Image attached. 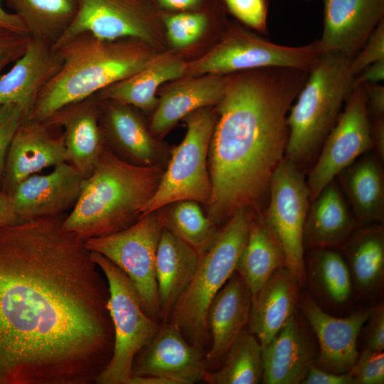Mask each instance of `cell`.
<instances>
[{
	"label": "cell",
	"instance_id": "1",
	"mask_svg": "<svg viewBox=\"0 0 384 384\" xmlns=\"http://www.w3.org/2000/svg\"><path fill=\"white\" fill-rule=\"evenodd\" d=\"M65 213L0 229V384H91L110 360L107 282Z\"/></svg>",
	"mask_w": 384,
	"mask_h": 384
},
{
	"label": "cell",
	"instance_id": "2",
	"mask_svg": "<svg viewBox=\"0 0 384 384\" xmlns=\"http://www.w3.org/2000/svg\"><path fill=\"white\" fill-rule=\"evenodd\" d=\"M309 72L268 68L232 73L208 151L211 196L207 217L216 225L257 206L285 157L287 116Z\"/></svg>",
	"mask_w": 384,
	"mask_h": 384
},
{
	"label": "cell",
	"instance_id": "3",
	"mask_svg": "<svg viewBox=\"0 0 384 384\" xmlns=\"http://www.w3.org/2000/svg\"><path fill=\"white\" fill-rule=\"evenodd\" d=\"M53 47L61 68L39 93L28 119L43 121L60 108L132 75L162 53L140 40L108 41L88 33Z\"/></svg>",
	"mask_w": 384,
	"mask_h": 384
},
{
	"label": "cell",
	"instance_id": "4",
	"mask_svg": "<svg viewBox=\"0 0 384 384\" xmlns=\"http://www.w3.org/2000/svg\"><path fill=\"white\" fill-rule=\"evenodd\" d=\"M164 171L130 164L106 145L63 228L85 241L129 227L156 193Z\"/></svg>",
	"mask_w": 384,
	"mask_h": 384
},
{
	"label": "cell",
	"instance_id": "5",
	"mask_svg": "<svg viewBox=\"0 0 384 384\" xmlns=\"http://www.w3.org/2000/svg\"><path fill=\"white\" fill-rule=\"evenodd\" d=\"M351 59L321 53L308 73L288 116L285 158L299 165L322 146L352 89Z\"/></svg>",
	"mask_w": 384,
	"mask_h": 384
},
{
	"label": "cell",
	"instance_id": "6",
	"mask_svg": "<svg viewBox=\"0 0 384 384\" xmlns=\"http://www.w3.org/2000/svg\"><path fill=\"white\" fill-rule=\"evenodd\" d=\"M252 211H238L219 229L212 245L200 255L193 278L167 321L199 348H203L208 340L206 316L209 305L235 271L247 238Z\"/></svg>",
	"mask_w": 384,
	"mask_h": 384
},
{
	"label": "cell",
	"instance_id": "7",
	"mask_svg": "<svg viewBox=\"0 0 384 384\" xmlns=\"http://www.w3.org/2000/svg\"><path fill=\"white\" fill-rule=\"evenodd\" d=\"M108 285L107 309L112 324V357L99 375L97 384H128L134 360L159 329L144 310L138 292L128 276L105 256L90 252Z\"/></svg>",
	"mask_w": 384,
	"mask_h": 384
},
{
	"label": "cell",
	"instance_id": "8",
	"mask_svg": "<svg viewBox=\"0 0 384 384\" xmlns=\"http://www.w3.org/2000/svg\"><path fill=\"white\" fill-rule=\"evenodd\" d=\"M217 117L214 106L201 108L183 118L186 135L171 151L159 187L141 217L179 201L208 203L212 192L208 151Z\"/></svg>",
	"mask_w": 384,
	"mask_h": 384
},
{
	"label": "cell",
	"instance_id": "9",
	"mask_svg": "<svg viewBox=\"0 0 384 384\" xmlns=\"http://www.w3.org/2000/svg\"><path fill=\"white\" fill-rule=\"evenodd\" d=\"M321 53L317 41L302 46L272 43L230 22L221 38L206 54L188 61L185 76L229 75L268 68L309 72Z\"/></svg>",
	"mask_w": 384,
	"mask_h": 384
},
{
	"label": "cell",
	"instance_id": "10",
	"mask_svg": "<svg viewBox=\"0 0 384 384\" xmlns=\"http://www.w3.org/2000/svg\"><path fill=\"white\" fill-rule=\"evenodd\" d=\"M164 229L159 210L139 218L129 227L113 234L85 241L90 252H97L119 267L136 288L144 311L161 319L155 261Z\"/></svg>",
	"mask_w": 384,
	"mask_h": 384
},
{
	"label": "cell",
	"instance_id": "11",
	"mask_svg": "<svg viewBox=\"0 0 384 384\" xmlns=\"http://www.w3.org/2000/svg\"><path fill=\"white\" fill-rule=\"evenodd\" d=\"M269 192L263 220L282 248L285 267L302 284L305 278L304 230L310 198L298 165L284 157L272 176Z\"/></svg>",
	"mask_w": 384,
	"mask_h": 384
},
{
	"label": "cell",
	"instance_id": "12",
	"mask_svg": "<svg viewBox=\"0 0 384 384\" xmlns=\"http://www.w3.org/2000/svg\"><path fill=\"white\" fill-rule=\"evenodd\" d=\"M163 30L158 13L147 0H79L75 17L53 45L88 33L108 41L140 40L161 51Z\"/></svg>",
	"mask_w": 384,
	"mask_h": 384
},
{
	"label": "cell",
	"instance_id": "13",
	"mask_svg": "<svg viewBox=\"0 0 384 384\" xmlns=\"http://www.w3.org/2000/svg\"><path fill=\"white\" fill-rule=\"evenodd\" d=\"M346 102L306 181L310 201L357 158L374 147L365 85L353 86Z\"/></svg>",
	"mask_w": 384,
	"mask_h": 384
},
{
	"label": "cell",
	"instance_id": "14",
	"mask_svg": "<svg viewBox=\"0 0 384 384\" xmlns=\"http://www.w3.org/2000/svg\"><path fill=\"white\" fill-rule=\"evenodd\" d=\"M208 370L203 348L191 343L175 325L166 322L136 356L131 375H157L176 384H193L203 380Z\"/></svg>",
	"mask_w": 384,
	"mask_h": 384
},
{
	"label": "cell",
	"instance_id": "15",
	"mask_svg": "<svg viewBox=\"0 0 384 384\" xmlns=\"http://www.w3.org/2000/svg\"><path fill=\"white\" fill-rule=\"evenodd\" d=\"M99 106L105 144L118 157L164 169L163 164L169 161L166 147L152 135L136 108L113 100H99Z\"/></svg>",
	"mask_w": 384,
	"mask_h": 384
},
{
	"label": "cell",
	"instance_id": "16",
	"mask_svg": "<svg viewBox=\"0 0 384 384\" xmlns=\"http://www.w3.org/2000/svg\"><path fill=\"white\" fill-rule=\"evenodd\" d=\"M44 121L26 119L17 129L7 151L1 189L9 195L21 181L43 169L68 162L62 133Z\"/></svg>",
	"mask_w": 384,
	"mask_h": 384
},
{
	"label": "cell",
	"instance_id": "17",
	"mask_svg": "<svg viewBox=\"0 0 384 384\" xmlns=\"http://www.w3.org/2000/svg\"><path fill=\"white\" fill-rule=\"evenodd\" d=\"M84 180L70 164L63 162L48 174L26 178L9 196L22 220L60 215L74 206Z\"/></svg>",
	"mask_w": 384,
	"mask_h": 384
},
{
	"label": "cell",
	"instance_id": "18",
	"mask_svg": "<svg viewBox=\"0 0 384 384\" xmlns=\"http://www.w3.org/2000/svg\"><path fill=\"white\" fill-rule=\"evenodd\" d=\"M321 53L353 58L384 20V0H323Z\"/></svg>",
	"mask_w": 384,
	"mask_h": 384
},
{
	"label": "cell",
	"instance_id": "19",
	"mask_svg": "<svg viewBox=\"0 0 384 384\" xmlns=\"http://www.w3.org/2000/svg\"><path fill=\"white\" fill-rule=\"evenodd\" d=\"M43 121L62 129L68 162L87 178L106 146L95 95L60 108Z\"/></svg>",
	"mask_w": 384,
	"mask_h": 384
},
{
	"label": "cell",
	"instance_id": "20",
	"mask_svg": "<svg viewBox=\"0 0 384 384\" xmlns=\"http://www.w3.org/2000/svg\"><path fill=\"white\" fill-rule=\"evenodd\" d=\"M300 307L319 341L318 365L336 373L349 372L358 356V336L370 309L336 318L323 311L308 296L301 300Z\"/></svg>",
	"mask_w": 384,
	"mask_h": 384
},
{
	"label": "cell",
	"instance_id": "21",
	"mask_svg": "<svg viewBox=\"0 0 384 384\" xmlns=\"http://www.w3.org/2000/svg\"><path fill=\"white\" fill-rule=\"evenodd\" d=\"M230 75L185 76L167 85L161 90L153 111L149 128L152 135L162 139L190 113L216 106L225 94Z\"/></svg>",
	"mask_w": 384,
	"mask_h": 384
},
{
	"label": "cell",
	"instance_id": "22",
	"mask_svg": "<svg viewBox=\"0 0 384 384\" xmlns=\"http://www.w3.org/2000/svg\"><path fill=\"white\" fill-rule=\"evenodd\" d=\"M61 65L62 59L52 43L30 37L23 54L0 75V105L18 104L29 117L39 93Z\"/></svg>",
	"mask_w": 384,
	"mask_h": 384
},
{
	"label": "cell",
	"instance_id": "23",
	"mask_svg": "<svg viewBox=\"0 0 384 384\" xmlns=\"http://www.w3.org/2000/svg\"><path fill=\"white\" fill-rule=\"evenodd\" d=\"M252 294L237 272L212 299L206 316L211 344L206 354L208 366H220L248 324Z\"/></svg>",
	"mask_w": 384,
	"mask_h": 384
},
{
	"label": "cell",
	"instance_id": "24",
	"mask_svg": "<svg viewBox=\"0 0 384 384\" xmlns=\"http://www.w3.org/2000/svg\"><path fill=\"white\" fill-rule=\"evenodd\" d=\"M262 346V383H302L314 364L315 349L294 314Z\"/></svg>",
	"mask_w": 384,
	"mask_h": 384
},
{
	"label": "cell",
	"instance_id": "25",
	"mask_svg": "<svg viewBox=\"0 0 384 384\" xmlns=\"http://www.w3.org/2000/svg\"><path fill=\"white\" fill-rule=\"evenodd\" d=\"M299 285L287 268L282 267L252 297L248 326L261 345L270 342L295 314Z\"/></svg>",
	"mask_w": 384,
	"mask_h": 384
},
{
	"label": "cell",
	"instance_id": "26",
	"mask_svg": "<svg viewBox=\"0 0 384 384\" xmlns=\"http://www.w3.org/2000/svg\"><path fill=\"white\" fill-rule=\"evenodd\" d=\"M188 61L171 53H160L145 68L95 95L98 100H113L149 112L158 102L156 94L164 82L186 75Z\"/></svg>",
	"mask_w": 384,
	"mask_h": 384
},
{
	"label": "cell",
	"instance_id": "27",
	"mask_svg": "<svg viewBox=\"0 0 384 384\" xmlns=\"http://www.w3.org/2000/svg\"><path fill=\"white\" fill-rule=\"evenodd\" d=\"M200 255L167 229L162 230L156 254L155 276L161 319L168 321L195 274Z\"/></svg>",
	"mask_w": 384,
	"mask_h": 384
},
{
	"label": "cell",
	"instance_id": "28",
	"mask_svg": "<svg viewBox=\"0 0 384 384\" xmlns=\"http://www.w3.org/2000/svg\"><path fill=\"white\" fill-rule=\"evenodd\" d=\"M311 202L304 225V245L326 248L346 242L356 222L334 181Z\"/></svg>",
	"mask_w": 384,
	"mask_h": 384
},
{
	"label": "cell",
	"instance_id": "29",
	"mask_svg": "<svg viewBox=\"0 0 384 384\" xmlns=\"http://www.w3.org/2000/svg\"><path fill=\"white\" fill-rule=\"evenodd\" d=\"M285 267L282 248L265 224L263 218L252 211L247 238L235 267L252 297L272 274Z\"/></svg>",
	"mask_w": 384,
	"mask_h": 384
},
{
	"label": "cell",
	"instance_id": "30",
	"mask_svg": "<svg viewBox=\"0 0 384 384\" xmlns=\"http://www.w3.org/2000/svg\"><path fill=\"white\" fill-rule=\"evenodd\" d=\"M339 176L357 220L362 223L382 220L384 185L380 161L373 156H366L356 160Z\"/></svg>",
	"mask_w": 384,
	"mask_h": 384
},
{
	"label": "cell",
	"instance_id": "31",
	"mask_svg": "<svg viewBox=\"0 0 384 384\" xmlns=\"http://www.w3.org/2000/svg\"><path fill=\"white\" fill-rule=\"evenodd\" d=\"M25 25L28 36L53 44L75 17L79 0H4Z\"/></svg>",
	"mask_w": 384,
	"mask_h": 384
},
{
	"label": "cell",
	"instance_id": "32",
	"mask_svg": "<svg viewBox=\"0 0 384 384\" xmlns=\"http://www.w3.org/2000/svg\"><path fill=\"white\" fill-rule=\"evenodd\" d=\"M220 368L208 370L203 380L210 384H257L262 382V346L247 327L225 355Z\"/></svg>",
	"mask_w": 384,
	"mask_h": 384
},
{
	"label": "cell",
	"instance_id": "33",
	"mask_svg": "<svg viewBox=\"0 0 384 384\" xmlns=\"http://www.w3.org/2000/svg\"><path fill=\"white\" fill-rule=\"evenodd\" d=\"M164 228L185 242L199 255L215 240L219 228L205 215L198 202L184 200L160 209Z\"/></svg>",
	"mask_w": 384,
	"mask_h": 384
},
{
	"label": "cell",
	"instance_id": "34",
	"mask_svg": "<svg viewBox=\"0 0 384 384\" xmlns=\"http://www.w3.org/2000/svg\"><path fill=\"white\" fill-rule=\"evenodd\" d=\"M225 6L178 13H158L170 45L178 50L193 46L210 29L225 31L230 22Z\"/></svg>",
	"mask_w": 384,
	"mask_h": 384
},
{
	"label": "cell",
	"instance_id": "35",
	"mask_svg": "<svg viewBox=\"0 0 384 384\" xmlns=\"http://www.w3.org/2000/svg\"><path fill=\"white\" fill-rule=\"evenodd\" d=\"M347 254L353 277L363 290L381 282L384 273V235L381 228L362 230L350 241Z\"/></svg>",
	"mask_w": 384,
	"mask_h": 384
},
{
	"label": "cell",
	"instance_id": "36",
	"mask_svg": "<svg viewBox=\"0 0 384 384\" xmlns=\"http://www.w3.org/2000/svg\"><path fill=\"white\" fill-rule=\"evenodd\" d=\"M315 270L326 294L335 302L345 303L351 292L349 270L341 255L323 250L316 257Z\"/></svg>",
	"mask_w": 384,
	"mask_h": 384
},
{
	"label": "cell",
	"instance_id": "37",
	"mask_svg": "<svg viewBox=\"0 0 384 384\" xmlns=\"http://www.w3.org/2000/svg\"><path fill=\"white\" fill-rule=\"evenodd\" d=\"M225 9L240 23L267 34L268 0H223Z\"/></svg>",
	"mask_w": 384,
	"mask_h": 384
},
{
	"label": "cell",
	"instance_id": "38",
	"mask_svg": "<svg viewBox=\"0 0 384 384\" xmlns=\"http://www.w3.org/2000/svg\"><path fill=\"white\" fill-rule=\"evenodd\" d=\"M28 118V112L18 104L0 105V183L9 145L20 125Z\"/></svg>",
	"mask_w": 384,
	"mask_h": 384
},
{
	"label": "cell",
	"instance_id": "39",
	"mask_svg": "<svg viewBox=\"0 0 384 384\" xmlns=\"http://www.w3.org/2000/svg\"><path fill=\"white\" fill-rule=\"evenodd\" d=\"M349 373L353 377L354 384H383V351H375L366 348L361 355L358 354Z\"/></svg>",
	"mask_w": 384,
	"mask_h": 384
},
{
	"label": "cell",
	"instance_id": "40",
	"mask_svg": "<svg viewBox=\"0 0 384 384\" xmlns=\"http://www.w3.org/2000/svg\"><path fill=\"white\" fill-rule=\"evenodd\" d=\"M384 60V20L373 31L363 48L351 59L354 77L370 64Z\"/></svg>",
	"mask_w": 384,
	"mask_h": 384
},
{
	"label": "cell",
	"instance_id": "41",
	"mask_svg": "<svg viewBox=\"0 0 384 384\" xmlns=\"http://www.w3.org/2000/svg\"><path fill=\"white\" fill-rule=\"evenodd\" d=\"M29 40V36L0 27V74L23 54Z\"/></svg>",
	"mask_w": 384,
	"mask_h": 384
},
{
	"label": "cell",
	"instance_id": "42",
	"mask_svg": "<svg viewBox=\"0 0 384 384\" xmlns=\"http://www.w3.org/2000/svg\"><path fill=\"white\" fill-rule=\"evenodd\" d=\"M157 13H178L225 6L223 0H148Z\"/></svg>",
	"mask_w": 384,
	"mask_h": 384
},
{
	"label": "cell",
	"instance_id": "43",
	"mask_svg": "<svg viewBox=\"0 0 384 384\" xmlns=\"http://www.w3.org/2000/svg\"><path fill=\"white\" fill-rule=\"evenodd\" d=\"M367 326V348L375 351L384 349V308L382 304L370 309Z\"/></svg>",
	"mask_w": 384,
	"mask_h": 384
},
{
	"label": "cell",
	"instance_id": "44",
	"mask_svg": "<svg viewBox=\"0 0 384 384\" xmlns=\"http://www.w3.org/2000/svg\"><path fill=\"white\" fill-rule=\"evenodd\" d=\"M302 384H354V379L349 372L336 373L317 367L312 364Z\"/></svg>",
	"mask_w": 384,
	"mask_h": 384
},
{
	"label": "cell",
	"instance_id": "45",
	"mask_svg": "<svg viewBox=\"0 0 384 384\" xmlns=\"http://www.w3.org/2000/svg\"><path fill=\"white\" fill-rule=\"evenodd\" d=\"M368 112L373 119L384 118V87L378 84H365Z\"/></svg>",
	"mask_w": 384,
	"mask_h": 384
},
{
	"label": "cell",
	"instance_id": "46",
	"mask_svg": "<svg viewBox=\"0 0 384 384\" xmlns=\"http://www.w3.org/2000/svg\"><path fill=\"white\" fill-rule=\"evenodd\" d=\"M384 79V60L378 61L365 68L356 75L352 87L358 85L378 84Z\"/></svg>",
	"mask_w": 384,
	"mask_h": 384
},
{
	"label": "cell",
	"instance_id": "47",
	"mask_svg": "<svg viewBox=\"0 0 384 384\" xmlns=\"http://www.w3.org/2000/svg\"><path fill=\"white\" fill-rule=\"evenodd\" d=\"M22 221L16 213L9 196L0 188V229Z\"/></svg>",
	"mask_w": 384,
	"mask_h": 384
},
{
	"label": "cell",
	"instance_id": "48",
	"mask_svg": "<svg viewBox=\"0 0 384 384\" xmlns=\"http://www.w3.org/2000/svg\"><path fill=\"white\" fill-rule=\"evenodd\" d=\"M0 0V27H3L23 35L28 36L27 29L21 18L14 13L6 11Z\"/></svg>",
	"mask_w": 384,
	"mask_h": 384
},
{
	"label": "cell",
	"instance_id": "49",
	"mask_svg": "<svg viewBox=\"0 0 384 384\" xmlns=\"http://www.w3.org/2000/svg\"><path fill=\"white\" fill-rule=\"evenodd\" d=\"M371 134L374 147L376 148L379 158L384 159V118L373 119Z\"/></svg>",
	"mask_w": 384,
	"mask_h": 384
},
{
	"label": "cell",
	"instance_id": "50",
	"mask_svg": "<svg viewBox=\"0 0 384 384\" xmlns=\"http://www.w3.org/2000/svg\"><path fill=\"white\" fill-rule=\"evenodd\" d=\"M128 384H176L169 378L157 375H131Z\"/></svg>",
	"mask_w": 384,
	"mask_h": 384
},
{
	"label": "cell",
	"instance_id": "51",
	"mask_svg": "<svg viewBox=\"0 0 384 384\" xmlns=\"http://www.w3.org/2000/svg\"><path fill=\"white\" fill-rule=\"evenodd\" d=\"M305 1H310V0H305Z\"/></svg>",
	"mask_w": 384,
	"mask_h": 384
}]
</instances>
